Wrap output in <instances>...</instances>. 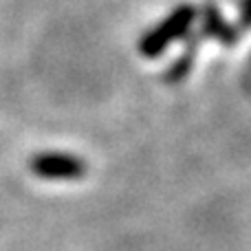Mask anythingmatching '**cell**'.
Masks as SVG:
<instances>
[{
	"label": "cell",
	"instance_id": "cell-1",
	"mask_svg": "<svg viewBox=\"0 0 251 251\" xmlns=\"http://www.w3.org/2000/svg\"><path fill=\"white\" fill-rule=\"evenodd\" d=\"M196 9L192 4H181L178 9H174L168 18L161 20V25L156 29H150L139 42V51L146 57H156L165 51L172 42H176L178 38L190 31V26L194 25Z\"/></svg>",
	"mask_w": 251,
	"mask_h": 251
},
{
	"label": "cell",
	"instance_id": "cell-2",
	"mask_svg": "<svg viewBox=\"0 0 251 251\" xmlns=\"http://www.w3.org/2000/svg\"><path fill=\"white\" fill-rule=\"evenodd\" d=\"M245 22H251V0L245 4Z\"/></svg>",
	"mask_w": 251,
	"mask_h": 251
}]
</instances>
